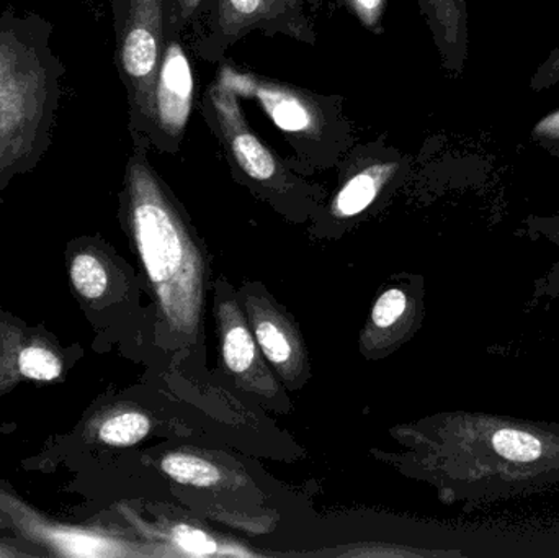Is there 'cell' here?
<instances>
[{
  "mask_svg": "<svg viewBox=\"0 0 559 558\" xmlns=\"http://www.w3.org/2000/svg\"><path fill=\"white\" fill-rule=\"evenodd\" d=\"M38 15H0V187L51 144L64 68Z\"/></svg>",
  "mask_w": 559,
  "mask_h": 558,
  "instance_id": "1",
  "label": "cell"
},
{
  "mask_svg": "<svg viewBox=\"0 0 559 558\" xmlns=\"http://www.w3.org/2000/svg\"><path fill=\"white\" fill-rule=\"evenodd\" d=\"M127 193L138 251L164 317L177 330L192 333L202 305V271L195 248L153 169L141 157H133L128 166Z\"/></svg>",
  "mask_w": 559,
  "mask_h": 558,
  "instance_id": "2",
  "label": "cell"
},
{
  "mask_svg": "<svg viewBox=\"0 0 559 558\" xmlns=\"http://www.w3.org/2000/svg\"><path fill=\"white\" fill-rule=\"evenodd\" d=\"M164 2L130 0L118 46V62L130 92L131 107L138 118L150 123H153L157 71L166 46Z\"/></svg>",
  "mask_w": 559,
  "mask_h": 558,
  "instance_id": "3",
  "label": "cell"
},
{
  "mask_svg": "<svg viewBox=\"0 0 559 558\" xmlns=\"http://www.w3.org/2000/svg\"><path fill=\"white\" fill-rule=\"evenodd\" d=\"M218 81L236 95L255 98L262 110L285 133L314 134L322 127L324 118L318 104L309 95L288 85L236 71L233 66L222 68Z\"/></svg>",
  "mask_w": 559,
  "mask_h": 558,
  "instance_id": "4",
  "label": "cell"
},
{
  "mask_svg": "<svg viewBox=\"0 0 559 558\" xmlns=\"http://www.w3.org/2000/svg\"><path fill=\"white\" fill-rule=\"evenodd\" d=\"M209 100L219 134L242 173L258 182H272L282 177L283 169L277 157L249 128L238 95L223 82L216 81L210 87Z\"/></svg>",
  "mask_w": 559,
  "mask_h": 558,
  "instance_id": "5",
  "label": "cell"
},
{
  "mask_svg": "<svg viewBox=\"0 0 559 558\" xmlns=\"http://www.w3.org/2000/svg\"><path fill=\"white\" fill-rule=\"evenodd\" d=\"M192 66L177 39L164 46L154 87L153 123L169 140H179L186 131L193 107Z\"/></svg>",
  "mask_w": 559,
  "mask_h": 558,
  "instance_id": "6",
  "label": "cell"
},
{
  "mask_svg": "<svg viewBox=\"0 0 559 558\" xmlns=\"http://www.w3.org/2000/svg\"><path fill=\"white\" fill-rule=\"evenodd\" d=\"M432 33L442 68L462 75L469 58L468 0H417Z\"/></svg>",
  "mask_w": 559,
  "mask_h": 558,
  "instance_id": "7",
  "label": "cell"
},
{
  "mask_svg": "<svg viewBox=\"0 0 559 558\" xmlns=\"http://www.w3.org/2000/svg\"><path fill=\"white\" fill-rule=\"evenodd\" d=\"M19 510V508H16ZM19 526L23 534L38 541L39 544L52 547L59 556L68 557H102L117 554L115 544L97 534L71 527L51 526L45 521L36 520L20 508Z\"/></svg>",
  "mask_w": 559,
  "mask_h": 558,
  "instance_id": "8",
  "label": "cell"
},
{
  "mask_svg": "<svg viewBox=\"0 0 559 558\" xmlns=\"http://www.w3.org/2000/svg\"><path fill=\"white\" fill-rule=\"evenodd\" d=\"M298 0H218L216 28L229 39L295 12Z\"/></svg>",
  "mask_w": 559,
  "mask_h": 558,
  "instance_id": "9",
  "label": "cell"
},
{
  "mask_svg": "<svg viewBox=\"0 0 559 558\" xmlns=\"http://www.w3.org/2000/svg\"><path fill=\"white\" fill-rule=\"evenodd\" d=\"M396 164H374L345 182L335 197L334 210L341 216H355L364 212L380 192L388 177L393 176Z\"/></svg>",
  "mask_w": 559,
  "mask_h": 558,
  "instance_id": "10",
  "label": "cell"
},
{
  "mask_svg": "<svg viewBox=\"0 0 559 558\" xmlns=\"http://www.w3.org/2000/svg\"><path fill=\"white\" fill-rule=\"evenodd\" d=\"M160 468L174 482L189 487H215L222 480L218 467L202 458L189 454H170L163 459Z\"/></svg>",
  "mask_w": 559,
  "mask_h": 558,
  "instance_id": "11",
  "label": "cell"
},
{
  "mask_svg": "<svg viewBox=\"0 0 559 558\" xmlns=\"http://www.w3.org/2000/svg\"><path fill=\"white\" fill-rule=\"evenodd\" d=\"M151 431V422L140 412H121L98 426V439L111 448H130L143 441Z\"/></svg>",
  "mask_w": 559,
  "mask_h": 558,
  "instance_id": "12",
  "label": "cell"
},
{
  "mask_svg": "<svg viewBox=\"0 0 559 558\" xmlns=\"http://www.w3.org/2000/svg\"><path fill=\"white\" fill-rule=\"evenodd\" d=\"M13 364L19 377L36 382H51L59 379L62 373L61 357L45 344H26L19 351Z\"/></svg>",
  "mask_w": 559,
  "mask_h": 558,
  "instance_id": "13",
  "label": "cell"
},
{
  "mask_svg": "<svg viewBox=\"0 0 559 558\" xmlns=\"http://www.w3.org/2000/svg\"><path fill=\"white\" fill-rule=\"evenodd\" d=\"M223 357L226 367L238 376L249 372L258 360L254 337L242 321L226 324L223 333Z\"/></svg>",
  "mask_w": 559,
  "mask_h": 558,
  "instance_id": "14",
  "label": "cell"
},
{
  "mask_svg": "<svg viewBox=\"0 0 559 558\" xmlns=\"http://www.w3.org/2000/svg\"><path fill=\"white\" fill-rule=\"evenodd\" d=\"M72 285L75 290L87 298V300H97L104 297L108 287V274L104 262L92 254V252H79L72 258L71 262Z\"/></svg>",
  "mask_w": 559,
  "mask_h": 558,
  "instance_id": "15",
  "label": "cell"
},
{
  "mask_svg": "<svg viewBox=\"0 0 559 558\" xmlns=\"http://www.w3.org/2000/svg\"><path fill=\"white\" fill-rule=\"evenodd\" d=\"M255 340L264 356L277 367H289L295 359V347L288 333L275 320L261 318L255 323Z\"/></svg>",
  "mask_w": 559,
  "mask_h": 558,
  "instance_id": "16",
  "label": "cell"
},
{
  "mask_svg": "<svg viewBox=\"0 0 559 558\" xmlns=\"http://www.w3.org/2000/svg\"><path fill=\"white\" fill-rule=\"evenodd\" d=\"M407 310V295L401 288H390L381 294L371 311V320L380 330L396 327Z\"/></svg>",
  "mask_w": 559,
  "mask_h": 558,
  "instance_id": "17",
  "label": "cell"
},
{
  "mask_svg": "<svg viewBox=\"0 0 559 558\" xmlns=\"http://www.w3.org/2000/svg\"><path fill=\"white\" fill-rule=\"evenodd\" d=\"M515 235L524 236L532 241L547 239L548 242L559 248V212L548 216L528 215Z\"/></svg>",
  "mask_w": 559,
  "mask_h": 558,
  "instance_id": "18",
  "label": "cell"
},
{
  "mask_svg": "<svg viewBox=\"0 0 559 558\" xmlns=\"http://www.w3.org/2000/svg\"><path fill=\"white\" fill-rule=\"evenodd\" d=\"M532 141L559 159V108L542 117L531 131Z\"/></svg>",
  "mask_w": 559,
  "mask_h": 558,
  "instance_id": "19",
  "label": "cell"
},
{
  "mask_svg": "<svg viewBox=\"0 0 559 558\" xmlns=\"http://www.w3.org/2000/svg\"><path fill=\"white\" fill-rule=\"evenodd\" d=\"M174 539H176L177 546H179L180 549L193 554V556H210V554H215L216 549H218L215 541H212L209 534L195 530V527H176V531H174Z\"/></svg>",
  "mask_w": 559,
  "mask_h": 558,
  "instance_id": "20",
  "label": "cell"
},
{
  "mask_svg": "<svg viewBox=\"0 0 559 558\" xmlns=\"http://www.w3.org/2000/svg\"><path fill=\"white\" fill-rule=\"evenodd\" d=\"M345 3L350 7L352 12L365 28L370 32H378L381 28L388 0H345Z\"/></svg>",
  "mask_w": 559,
  "mask_h": 558,
  "instance_id": "21",
  "label": "cell"
},
{
  "mask_svg": "<svg viewBox=\"0 0 559 558\" xmlns=\"http://www.w3.org/2000/svg\"><path fill=\"white\" fill-rule=\"evenodd\" d=\"M559 82V45L548 52L531 78V88L535 94L555 87Z\"/></svg>",
  "mask_w": 559,
  "mask_h": 558,
  "instance_id": "22",
  "label": "cell"
},
{
  "mask_svg": "<svg viewBox=\"0 0 559 558\" xmlns=\"http://www.w3.org/2000/svg\"><path fill=\"white\" fill-rule=\"evenodd\" d=\"M559 249V248H558ZM559 297V259L535 282L534 292H532L531 305L540 304L544 298L554 300Z\"/></svg>",
  "mask_w": 559,
  "mask_h": 558,
  "instance_id": "23",
  "label": "cell"
},
{
  "mask_svg": "<svg viewBox=\"0 0 559 558\" xmlns=\"http://www.w3.org/2000/svg\"><path fill=\"white\" fill-rule=\"evenodd\" d=\"M200 3H202V0H174V7H176L177 19H179L180 25L192 19Z\"/></svg>",
  "mask_w": 559,
  "mask_h": 558,
  "instance_id": "24",
  "label": "cell"
}]
</instances>
